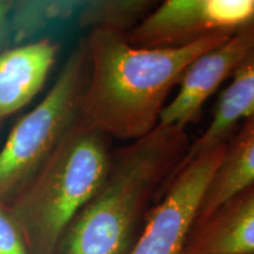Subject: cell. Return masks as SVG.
Returning a JSON list of instances; mask_svg holds the SVG:
<instances>
[{"mask_svg": "<svg viewBox=\"0 0 254 254\" xmlns=\"http://www.w3.org/2000/svg\"><path fill=\"white\" fill-rule=\"evenodd\" d=\"M232 34H214L174 49H142L129 44L125 33L91 30L85 39L90 74L82 122L122 141L148 135L159 126L168 94L190 64Z\"/></svg>", "mask_w": 254, "mask_h": 254, "instance_id": "obj_1", "label": "cell"}, {"mask_svg": "<svg viewBox=\"0 0 254 254\" xmlns=\"http://www.w3.org/2000/svg\"><path fill=\"white\" fill-rule=\"evenodd\" d=\"M186 128L159 125L113 151L106 176L73 219L57 254H128L190 148Z\"/></svg>", "mask_w": 254, "mask_h": 254, "instance_id": "obj_2", "label": "cell"}, {"mask_svg": "<svg viewBox=\"0 0 254 254\" xmlns=\"http://www.w3.org/2000/svg\"><path fill=\"white\" fill-rule=\"evenodd\" d=\"M107 135L80 119L39 172L11 201L30 254H57L73 219L109 170L113 151Z\"/></svg>", "mask_w": 254, "mask_h": 254, "instance_id": "obj_3", "label": "cell"}, {"mask_svg": "<svg viewBox=\"0 0 254 254\" xmlns=\"http://www.w3.org/2000/svg\"><path fill=\"white\" fill-rule=\"evenodd\" d=\"M88 74V51L82 40L44 99L11 129L0 148V200L5 204L39 172L80 119Z\"/></svg>", "mask_w": 254, "mask_h": 254, "instance_id": "obj_4", "label": "cell"}, {"mask_svg": "<svg viewBox=\"0 0 254 254\" xmlns=\"http://www.w3.org/2000/svg\"><path fill=\"white\" fill-rule=\"evenodd\" d=\"M225 144L201 152L179 170L152 207L128 254H184L206 190L220 165Z\"/></svg>", "mask_w": 254, "mask_h": 254, "instance_id": "obj_5", "label": "cell"}, {"mask_svg": "<svg viewBox=\"0 0 254 254\" xmlns=\"http://www.w3.org/2000/svg\"><path fill=\"white\" fill-rule=\"evenodd\" d=\"M254 23V0H166L125 34L133 46L174 49Z\"/></svg>", "mask_w": 254, "mask_h": 254, "instance_id": "obj_6", "label": "cell"}, {"mask_svg": "<svg viewBox=\"0 0 254 254\" xmlns=\"http://www.w3.org/2000/svg\"><path fill=\"white\" fill-rule=\"evenodd\" d=\"M253 49L254 23L198 57L187 68L174 99L164 109L159 125L186 128L189 124L198 122L206 101L222 82L233 77Z\"/></svg>", "mask_w": 254, "mask_h": 254, "instance_id": "obj_7", "label": "cell"}, {"mask_svg": "<svg viewBox=\"0 0 254 254\" xmlns=\"http://www.w3.org/2000/svg\"><path fill=\"white\" fill-rule=\"evenodd\" d=\"M184 254H254V182L195 222Z\"/></svg>", "mask_w": 254, "mask_h": 254, "instance_id": "obj_8", "label": "cell"}, {"mask_svg": "<svg viewBox=\"0 0 254 254\" xmlns=\"http://www.w3.org/2000/svg\"><path fill=\"white\" fill-rule=\"evenodd\" d=\"M59 49V44L45 37L0 53V123L27 106L41 91Z\"/></svg>", "mask_w": 254, "mask_h": 254, "instance_id": "obj_9", "label": "cell"}, {"mask_svg": "<svg viewBox=\"0 0 254 254\" xmlns=\"http://www.w3.org/2000/svg\"><path fill=\"white\" fill-rule=\"evenodd\" d=\"M254 111V49L232 77L230 85L221 92L215 105L211 123L193 144L178 171L196 155L215 145L224 144L236 131V127ZM178 173V172H177Z\"/></svg>", "mask_w": 254, "mask_h": 254, "instance_id": "obj_10", "label": "cell"}, {"mask_svg": "<svg viewBox=\"0 0 254 254\" xmlns=\"http://www.w3.org/2000/svg\"><path fill=\"white\" fill-rule=\"evenodd\" d=\"M254 182V111L225 144L217 171L206 190L195 222L204 220L234 193ZM195 225V224H194Z\"/></svg>", "mask_w": 254, "mask_h": 254, "instance_id": "obj_11", "label": "cell"}, {"mask_svg": "<svg viewBox=\"0 0 254 254\" xmlns=\"http://www.w3.org/2000/svg\"><path fill=\"white\" fill-rule=\"evenodd\" d=\"M85 1L79 0H14L11 12L12 43L24 45L40 39L57 25L78 19Z\"/></svg>", "mask_w": 254, "mask_h": 254, "instance_id": "obj_12", "label": "cell"}, {"mask_svg": "<svg viewBox=\"0 0 254 254\" xmlns=\"http://www.w3.org/2000/svg\"><path fill=\"white\" fill-rule=\"evenodd\" d=\"M150 0H91L85 1L78 24L84 28H104L127 34L153 9Z\"/></svg>", "mask_w": 254, "mask_h": 254, "instance_id": "obj_13", "label": "cell"}, {"mask_svg": "<svg viewBox=\"0 0 254 254\" xmlns=\"http://www.w3.org/2000/svg\"><path fill=\"white\" fill-rule=\"evenodd\" d=\"M0 254H30L8 205L0 200Z\"/></svg>", "mask_w": 254, "mask_h": 254, "instance_id": "obj_14", "label": "cell"}, {"mask_svg": "<svg viewBox=\"0 0 254 254\" xmlns=\"http://www.w3.org/2000/svg\"><path fill=\"white\" fill-rule=\"evenodd\" d=\"M14 0H0V53L9 49L12 43L11 12Z\"/></svg>", "mask_w": 254, "mask_h": 254, "instance_id": "obj_15", "label": "cell"}]
</instances>
